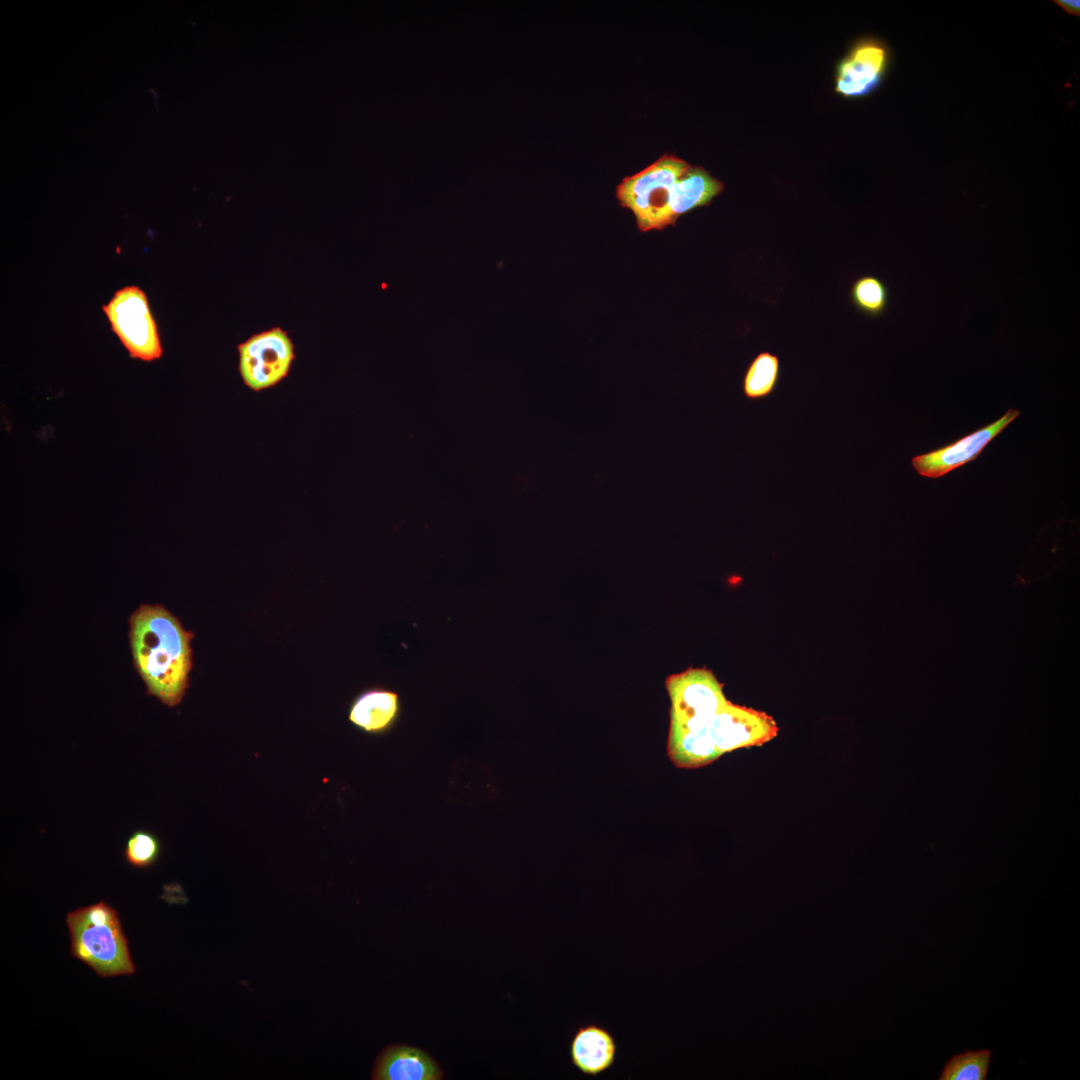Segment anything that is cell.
Returning <instances> with one entry per match:
<instances>
[{
  "mask_svg": "<svg viewBox=\"0 0 1080 1080\" xmlns=\"http://www.w3.org/2000/svg\"><path fill=\"white\" fill-rule=\"evenodd\" d=\"M128 624L133 664L148 695L177 706L189 686L194 634L160 604L140 605Z\"/></svg>",
  "mask_w": 1080,
  "mask_h": 1080,
  "instance_id": "1",
  "label": "cell"
},
{
  "mask_svg": "<svg viewBox=\"0 0 1080 1080\" xmlns=\"http://www.w3.org/2000/svg\"><path fill=\"white\" fill-rule=\"evenodd\" d=\"M778 733L764 712L728 701L715 714L669 728L667 753L678 768H697L739 748L760 746Z\"/></svg>",
  "mask_w": 1080,
  "mask_h": 1080,
  "instance_id": "2",
  "label": "cell"
},
{
  "mask_svg": "<svg viewBox=\"0 0 1080 1080\" xmlns=\"http://www.w3.org/2000/svg\"><path fill=\"white\" fill-rule=\"evenodd\" d=\"M70 953L100 977L132 975L135 966L117 911L104 901L66 915Z\"/></svg>",
  "mask_w": 1080,
  "mask_h": 1080,
  "instance_id": "3",
  "label": "cell"
},
{
  "mask_svg": "<svg viewBox=\"0 0 1080 1080\" xmlns=\"http://www.w3.org/2000/svg\"><path fill=\"white\" fill-rule=\"evenodd\" d=\"M690 167L685 160L665 154L642 171L624 178L617 186L616 197L620 205L633 212L640 231L667 227L670 191Z\"/></svg>",
  "mask_w": 1080,
  "mask_h": 1080,
  "instance_id": "4",
  "label": "cell"
},
{
  "mask_svg": "<svg viewBox=\"0 0 1080 1080\" xmlns=\"http://www.w3.org/2000/svg\"><path fill=\"white\" fill-rule=\"evenodd\" d=\"M111 330L129 356L144 362L160 359L163 346L146 293L136 285L118 289L102 306Z\"/></svg>",
  "mask_w": 1080,
  "mask_h": 1080,
  "instance_id": "5",
  "label": "cell"
},
{
  "mask_svg": "<svg viewBox=\"0 0 1080 1080\" xmlns=\"http://www.w3.org/2000/svg\"><path fill=\"white\" fill-rule=\"evenodd\" d=\"M237 350L240 376L245 386L255 392L283 381L295 360L294 343L281 327L253 334Z\"/></svg>",
  "mask_w": 1080,
  "mask_h": 1080,
  "instance_id": "6",
  "label": "cell"
},
{
  "mask_svg": "<svg viewBox=\"0 0 1080 1080\" xmlns=\"http://www.w3.org/2000/svg\"><path fill=\"white\" fill-rule=\"evenodd\" d=\"M890 64V50L879 38L858 39L839 61L835 91L845 98H862L882 84Z\"/></svg>",
  "mask_w": 1080,
  "mask_h": 1080,
  "instance_id": "7",
  "label": "cell"
},
{
  "mask_svg": "<svg viewBox=\"0 0 1080 1080\" xmlns=\"http://www.w3.org/2000/svg\"><path fill=\"white\" fill-rule=\"evenodd\" d=\"M665 685L671 701V724L707 718L728 703L722 684L705 668L671 675Z\"/></svg>",
  "mask_w": 1080,
  "mask_h": 1080,
  "instance_id": "8",
  "label": "cell"
},
{
  "mask_svg": "<svg viewBox=\"0 0 1080 1080\" xmlns=\"http://www.w3.org/2000/svg\"><path fill=\"white\" fill-rule=\"evenodd\" d=\"M1019 414L1018 410L1010 408L992 424L943 448L913 457L912 466L921 476L928 478L941 477L953 469L974 460L988 443L1014 421Z\"/></svg>",
  "mask_w": 1080,
  "mask_h": 1080,
  "instance_id": "9",
  "label": "cell"
},
{
  "mask_svg": "<svg viewBox=\"0 0 1080 1080\" xmlns=\"http://www.w3.org/2000/svg\"><path fill=\"white\" fill-rule=\"evenodd\" d=\"M402 709L397 691L384 686H372L354 697L349 706L348 720L363 733L382 735L398 724Z\"/></svg>",
  "mask_w": 1080,
  "mask_h": 1080,
  "instance_id": "10",
  "label": "cell"
},
{
  "mask_svg": "<svg viewBox=\"0 0 1080 1080\" xmlns=\"http://www.w3.org/2000/svg\"><path fill=\"white\" fill-rule=\"evenodd\" d=\"M618 1046L612 1033L591 1023L574 1032L569 1055L572 1065L586 1076L596 1077L609 1070L617 1058Z\"/></svg>",
  "mask_w": 1080,
  "mask_h": 1080,
  "instance_id": "11",
  "label": "cell"
},
{
  "mask_svg": "<svg viewBox=\"0 0 1080 1080\" xmlns=\"http://www.w3.org/2000/svg\"><path fill=\"white\" fill-rule=\"evenodd\" d=\"M374 1080H441L443 1071L424 1050L406 1044L387 1046L376 1058Z\"/></svg>",
  "mask_w": 1080,
  "mask_h": 1080,
  "instance_id": "12",
  "label": "cell"
},
{
  "mask_svg": "<svg viewBox=\"0 0 1080 1080\" xmlns=\"http://www.w3.org/2000/svg\"><path fill=\"white\" fill-rule=\"evenodd\" d=\"M724 190V184L703 167H690L670 191L667 205V226L674 225L683 214L708 206Z\"/></svg>",
  "mask_w": 1080,
  "mask_h": 1080,
  "instance_id": "13",
  "label": "cell"
},
{
  "mask_svg": "<svg viewBox=\"0 0 1080 1080\" xmlns=\"http://www.w3.org/2000/svg\"><path fill=\"white\" fill-rule=\"evenodd\" d=\"M780 362L770 352L759 353L749 364L743 377V393L749 400L764 399L772 394L779 380Z\"/></svg>",
  "mask_w": 1080,
  "mask_h": 1080,
  "instance_id": "14",
  "label": "cell"
},
{
  "mask_svg": "<svg viewBox=\"0 0 1080 1080\" xmlns=\"http://www.w3.org/2000/svg\"><path fill=\"white\" fill-rule=\"evenodd\" d=\"M850 298L862 314L877 318L882 316L888 307L889 290L879 277L863 275L852 283Z\"/></svg>",
  "mask_w": 1080,
  "mask_h": 1080,
  "instance_id": "15",
  "label": "cell"
},
{
  "mask_svg": "<svg viewBox=\"0 0 1080 1080\" xmlns=\"http://www.w3.org/2000/svg\"><path fill=\"white\" fill-rule=\"evenodd\" d=\"M991 1051L988 1049L967 1051L949 1059L940 1080H985L990 1066Z\"/></svg>",
  "mask_w": 1080,
  "mask_h": 1080,
  "instance_id": "16",
  "label": "cell"
},
{
  "mask_svg": "<svg viewBox=\"0 0 1080 1080\" xmlns=\"http://www.w3.org/2000/svg\"><path fill=\"white\" fill-rule=\"evenodd\" d=\"M160 852V841L155 834L147 830H137L128 837L124 856L131 866L145 869L157 862Z\"/></svg>",
  "mask_w": 1080,
  "mask_h": 1080,
  "instance_id": "17",
  "label": "cell"
},
{
  "mask_svg": "<svg viewBox=\"0 0 1080 1080\" xmlns=\"http://www.w3.org/2000/svg\"><path fill=\"white\" fill-rule=\"evenodd\" d=\"M1061 6L1067 13L1073 15H1079V1H1055Z\"/></svg>",
  "mask_w": 1080,
  "mask_h": 1080,
  "instance_id": "18",
  "label": "cell"
}]
</instances>
